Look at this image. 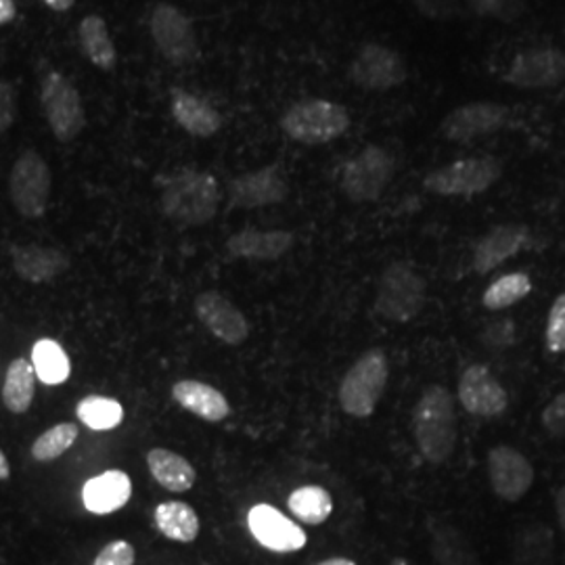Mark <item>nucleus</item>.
Returning a JSON list of instances; mask_svg holds the SVG:
<instances>
[{"mask_svg": "<svg viewBox=\"0 0 565 565\" xmlns=\"http://www.w3.org/2000/svg\"><path fill=\"white\" fill-rule=\"evenodd\" d=\"M469 9L480 18L513 21L524 13V0H467Z\"/></svg>", "mask_w": 565, "mask_h": 565, "instance_id": "f704fd0d", "label": "nucleus"}, {"mask_svg": "<svg viewBox=\"0 0 565 565\" xmlns=\"http://www.w3.org/2000/svg\"><path fill=\"white\" fill-rule=\"evenodd\" d=\"M459 401L467 413L478 417H499L509 406L505 385L486 364H471L461 375Z\"/></svg>", "mask_w": 565, "mask_h": 565, "instance_id": "2eb2a0df", "label": "nucleus"}, {"mask_svg": "<svg viewBox=\"0 0 565 565\" xmlns=\"http://www.w3.org/2000/svg\"><path fill=\"white\" fill-rule=\"evenodd\" d=\"M289 193V184L279 166H268L263 170L237 177L228 184L231 203L245 210L281 203Z\"/></svg>", "mask_w": 565, "mask_h": 565, "instance_id": "a211bd4d", "label": "nucleus"}, {"mask_svg": "<svg viewBox=\"0 0 565 565\" xmlns=\"http://www.w3.org/2000/svg\"><path fill=\"white\" fill-rule=\"evenodd\" d=\"M18 15V7L15 0H0V25L11 23Z\"/></svg>", "mask_w": 565, "mask_h": 565, "instance_id": "a19ab883", "label": "nucleus"}, {"mask_svg": "<svg viewBox=\"0 0 565 565\" xmlns=\"http://www.w3.org/2000/svg\"><path fill=\"white\" fill-rule=\"evenodd\" d=\"M501 174L503 168L494 158H467L434 170L425 177L424 186L443 198H471L488 191Z\"/></svg>", "mask_w": 565, "mask_h": 565, "instance_id": "0eeeda50", "label": "nucleus"}, {"mask_svg": "<svg viewBox=\"0 0 565 565\" xmlns=\"http://www.w3.org/2000/svg\"><path fill=\"white\" fill-rule=\"evenodd\" d=\"M532 291V279L525 273H511L492 282L484 291V302L488 310H505L513 303L522 302Z\"/></svg>", "mask_w": 565, "mask_h": 565, "instance_id": "473e14b6", "label": "nucleus"}, {"mask_svg": "<svg viewBox=\"0 0 565 565\" xmlns=\"http://www.w3.org/2000/svg\"><path fill=\"white\" fill-rule=\"evenodd\" d=\"M387 377H390V363L384 350L375 348L364 352L363 356L343 375L340 384V404L343 413L356 419L371 417L384 396Z\"/></svg>", "mask_w": 565, "mask_h": 565, "instance_id": "7ed1b4c3", "label": "nucleus"}, {"mask_svg": "<svg viewBox=\"0 0 565 565\" xmlns=\"http://www.w3.org/2000/svg\"><path fill=\"white\" fill-rule=\"evenodd\" d=\"M527 242V228L520 224H503L492 228L473 252V270L478 275H488L501 264L513 258Z\"/></svg>", "mask_w": 565, "mask_h": 565, "instance_id": "412c9836", "label": "nucleus"}, {"mask_svg": "<svg viewBox=\"0 0 565 565\" xmlns=\"http://www.w3.org/2000/svg\"><path fill=\"white\" fill-rule=\"evenodd\" d=\"M317 565H356V562H352L348 557H331V559H324V562Z\"/></svg>", "mask_w": 565, "mask_h": 565, "instance_id": "a18cd8bd", "label": "nucleus"}, {"mask_svg": "<svg viewBox=\"0 0 565 565\" xmlns=\"http://www.w3.org/2000/svg\"><path fill=\"white\" fill-rule=\"evenodd\" d=\"M53 11H57V13H65V11H70L72 7H74V2L76 0H44Z\"/></svg>", "mask_w": 565, "mask_h": 565, "instance_id": "37998d69", "label": "nucleus"}, {"mask_svg": "<svg viewBox=\"0 0 565 565\" xmlns=\"http://www.w3.org/2000/svg\"><path fill=\"white\" fill-rule=\"evenodd\" d=\"M417 11L429 20L446 21L459 15V0H413Z\"/></svg>", "mask_w": 565, "mask_h": 565, "instance_id": "4c0bfd02", "label": "nucleus"}, {"mask_svg": "<svg viewBox=\"0 0 565 565\" xmlns=\"http://www.w3.org/2000/svg\"><path fill=\"white\" fill-rule=\"evenodd\" d=\"M390 565H411L408 564V562H406V559H404V557H396V559H394V562H392V564Z\"/></svg>", "mask_w": 565, "mask_h": 565, "instance_id": "49530a36", "label": "nucleus"}, {"mask_svg": "<svg viewBox=\"0 0 565 565\" xmlns=\"http://www.w3.org/2000/svg\"><path fill=\"white\" fill-rule=\"evenodd\" d=\"M555 511H557V518H559V525H562V532L565 536V486H562L555 494Z\"/></svg>", "mask_w": 565, "mask_h": 565, "instance_id": "79ce46f5", "label": "nucleus"}, {"mask_svg": "<svg viewBox=\"0 0 565 565\" xmlns=\"http://www.w3.org/2000/svg\"><path fill=\"white\" fill-rule=\"evenodd\" d=\"M76 415L88 429L109 431L124 422V406L116 398L86 396L76 406Z\"/></svg>", "mask_w": 565, "mask_h": 565, "instance_id": "2f4dec72", "label": "nucleus"}, {"mask_svg": "<svg viewBox=\"0 0 565 565\" xmlns=\"http://www.w3.org/2000/svg\"><path fill=\"white\" fill-rule=\"evenodd\" d=\"M406 76L408 72L403 57L384 44L363 46L348 70V78L354 86L373 93L392 90L404 84Z\"/></svg>", "mask_w": 565, "mask_h": 565, "instance_id": "9d476101", "label": "nucleus"}, {"mask_svg": "<svg viewBox=\"0 0 565 565\" xmlns=\"http://www.w3.org/2000/svg\"><path fill=\"white\" fill-rule=\"evenodd\" d=\"M282 132L303 145H324L340 139L350 128V114L343 105L324 99L296 103L281 118Z\"/></svg>", "mask_w": 565, "mask_h": 565, "instance_id": "20e7f679", "label": "nucleus"}, {"mask_svg": "<svg viewBox=\"0 0 565 565\" xmlns=\"http://www.w3.org/2000/svg\"><path fill=\"white\" fill-rule=\"evenodd\" d=\"M431 545L440 565H480L473 548L457 527L431 524Z\"/></svg>", "mask_w": 565, "mask_h": 565, "instance_id": "7c9ffc66", "label": "nucleus"}, {"mask_svg": "<svg viewBox=\"0 0 565 565\" xmlns=\"http://www.w3.org/2000/svg\"><path fill=\"white\" fill-rule=\"evenodd\" d=\"M543 427L551 436L565 438V392L546 404L543 411Z\"/></svg>", "mask_w": 565, "mask_h": 565, "instance_id": "58836bf2", "label": "nucleus"}, {"mask_svg": "<svg viewBox=\"0 0 565 565\" xmlns=\"http://www.w3.org/2000/svg\"><path fill=\"white\" fill-rule=\"evenodd\" d=\"M218 182L200 170H182L170 177L162 189V212L182 226H202L218 212Z\"/></svg>", "mask_w": 565, "mask_h": 565, "instance_id": "f03ea898", "label": "nucleus"}, {"mask_svg": "<svg viewBox=\"0 0 565 565\" xmlns=\"http://www.w3.org/2000/svg\"><path fill=\"white\" fill-rule=\"evenodd\" d=\"M195 315L203 327L226 345H242L249 338L245 315L221 291L200 294L195 300Z\"/></svg>", "mask_w": 565, "mask_h": 565, "instance_id": "f3484780", "label": "nucleus"}, {"mask_svg": "<svg viewBox=\"0 0 565 565\" xmlns=\"http://www.w3.org/2000/svg\"><path fill=\"white\" fill-rule=\"evenodd\" d=\"M32 364L36 371V377L44 385L65 384L72 375V363L63 345L55 340H39L32 348Z\"/></svg>", "mask_w": 565, "mask_h": 565, "instance_id": "c85d7f7f", "label": "nucleus"}, {"mask_svg": "<svg viewBox=\"0 0 565 565\" xmlns=\"http://www.w3.org/2000/svg\"><path fill=\"white\" fill-rule=\"evenodd\" d=\"M81 46L84 55L99 70H111L118 61L116 44L109 36V30L99 15H88L81 23Z\"/></svg>", "mask_w": 565, "mask_h": 565, "instance_id": "cd10ccee", "label": "nucleus"}, {"mask_svg": "<svg viewBox=\"0 0 565 565\" xmlns=\"http://www.w3.org/2000/svg\"><path fill=\"white\" fill-rule=\"evenodd\" d=\"M413 434L425 461L443 465L457 448V413L445 385H429L413 408Z\"/></svg>", "mask_w": 565, "mask_h": 565, "instance_id": "f257e3e1", "label": "nucleus"}, {"mask_svg": "<svg viewBox=\"0 0 565 565\" xmlns=\"http://www.w3.org/2000/svg\"><path fill=\"white\" fill-rule=\"evenodd\" d=\"M247 525L254 539L275 553H296L308 543V536L300 525L266 503L249 509Z\"/></svg>", "mask_w": 565, "mask_h": 565, "instance_id": "dca6fc26", "label": "nucleus"}, {"mask_svg": "<svg viewBox=\"0 0 565 565\" xmlns=\"http://www.w3.org/2000/svg\"><path fill=\"white\" fill-rule=\"evenodd\" d=\"M565 78V53L553 46L520 53L507 70L505 82L522 90L557 86Z\"/></svg>", "mask_w": 565, "mask_h": 565, "instance_id": "ddd939ff", "label": "nucleus"}, {"mask_svg": "<svg viewBox=\"0 0 565 565\" xmlns=\"http://www.w3.org/2000/svg\"><path fill=\"white\" fill-rule=\"evenodd\" d=\"M151 36L160 53L174 65H186L198 57V39L189 18L174 4H158L151 13Z\"/></svg>", "mask_w": 565, "mask_h": 565, "instance_id": "9b49d317", "label": "nucleus"}, {"mask_svg": "<svg viewBox=\"0 0 565 565\" xmlns=\"http://www.w3.org/2000/svg\"><path fill=\"white\" fill-rule=\"evenodd\" d=\"M425 302V281L422 275L404 263L390 264L382 275L375 308L387 321H413Z\"/></svg>", "mask_w": 565, "mask_h": 565, "instance_id": "423d86ee", "label": "nucleus"}, {"mask_svg": "<svg viewBox=\"0 0 565 565\" xmlns=\"http://www.w3.org/2000/svg\"><path fill=\"white\" fill-rule=\"evenodd\" d=\"M486 469L494 494L507 503L522 501L534 484V467L513 446H494L488 452Z\"/></svg>", "mask_w": 565, "mask_h": 565, "instance_id": "f8f14e48", "label": "nucleus"}, {"mask_svg": "<svg viewBox=\"0 0 565 565\" xmlns=\"http://www.w3.org/2000/svg\"><path fill=\"white\" fill-rule=\"evenodd\" d=\"M51 168L41 153L25 151L13 163L9 195L23 218H41L51 200Z\"/></svg>", "mask_w": 565, "mask_h": 565, "instance_id": "6e6552de", "label": "nucleus"}, {"mask_svg": "<svg viewBox=\"0 0 565 565\" xmlns=\"http://www.w3.org/2000/svg\"><path fill=\"white\" fill-rule=\"evenodd\" d=\"M42 109L46 121L61 142L74 141L84 126L81 93L63 74H49L42 82Z\"/></svg>", "mask_w": 565, "mask_h": 565, "instance_id": "1a4fd4ad", "label": "nucleus"}, {"mask_svg": "<svg viewBox=\"0 0 565 565\" xmlns=\"http://www.w3.org/2000/svg\"><path fill=\"white\" fill-rule=\"evenodd\" d=\"M172 398L184 411L193 413L207 424H221L231 415V404L224 398L223 392L198 380L177 382L172 385Z\"/></svg>", "mask_w": 565, "mask_h": 565, "instance_id": "5701e85b", "label": "nucleus"}, {"mask_svg": "<svg viewBox=\"0 0 565 565\" xmlns=\"http://www.w3.org/2000/svg\"><path fill=\"white\" fill-rule=\"evenodd\" d=\"M78 436H81V429L76 424L55 425L36 438V443L32 445V459L39 463L55 461L74 446Z\"/></svg>", "mask_w": 565, "mask_h": 565, "instance_id": "72a5a7b5", "label": "nucleus"}, {"mask_svg": "<svg viewBox=\"0 0 565 565\" xmlns=\"http://www.w3.org/2000/svg\"><path fill=\"white\" fill-rule=\"evenodd\" d=\"M147 467L153 480L170 492H186L198 480L195 467L182 455L168 448H151L147 452Z\"/></svg>", "mask_w": 565, "mask_h": 565, "instance_id": "b1692460", "label": "nucleus"}, {"mask_svg": "<svg viewBox=\"0 0 565 565\" xmlns=\"http://www.w3.org/2000/svg\"><path fill=\"white\" fill-rule=\"evenodd\" d=\"M172 116L193 137H212L221 130V114L195 95L177 93L172 99Z\"/></svg>", "mask_w": 565, "mask_h": 565, "instance_id": "393cba45", "label": "nucleus"}, {"mask_svg": "<svg viewBox=\"0 0 565 565\" xmlns=\"http://www.w3.org/2000/svg\"><path fill=\"white\" fill-rule=\"evenodd\" d=\"M36 394V371L28 359H15L7 369L2 385V401L13 415H23L30 411Z\"/></svg>", "mask_w": 565, "mask_h": 565, "instance_id": "bb28decb", "label": "nucleus"}, {"mask_svg": "<svg viewBox=\"0 0 565 565\" xmlns=\"http://www.w3.org/2000/svg\"><path fill=\"white\" fill-rule=\"evenodd\" d=\"M132 497V482L126 471L109 469L97 478H90L82 488L84 507L95 515H109L128 505Z\"/></svg>", "mask_w": 565, "mask_h": 565, "instance_id": "aec40b11", "label": "nucleus"}, {"mask_svg": "<svg viewBox=\"0 0 565 565\" xmlns=\"http://www.w3.org/2000/svg\"><path fill=\"white\" fill-rule=\"evenodd\" d=\"M509 120V109L492 102L467 103L450 111L443 121L448 141L471 142L501 130Z\"/></svg>", "mask_w": 565, "mask_h": 565, "instance_id": "4468645a", "label": "nucleus"}, {"mask_svg": "<svg viewBox=\"0 0 565 565\" xmlns=\"http://www.w3.org/2000/svg\"><path fill=\"white\" fill-rule=\"evenodd\" d=\"M15 121V93L9 82H0V135Z\"/></svg>", "mask_w": 565, "mask_h": 565, "instance_id": "ea45409f", "label": "nucleus"}, {"mask_svg": "<svg viewBox=\"0 0 565 565\" xmlns=\"http://www.w3.org/2000/svg\"><path fill=\"white\" fill-rule=\"evenodd\" d=\"M394 170L396 162L392 153L380 145H369L359 156L345 162L340 184L348 200L356 203L375 202L384 195Z\"/></svg>", "mask_w": 565, "mask_h": 565, "instance_id": "39448f33", "label": "nucleus"}, {"mask_svg": "<svg viewBox=\"0 0 565 565\" xmlns=\"http://www.w3.org/2000/svg\"><path fill=\"white\" fill-rule=\"evenodd\" d=\"M11 478V465L7 461L4 452L0 450V482H7Z\"/></svg>", "mask_w": 565, "mask_h": 565, "instance_id": "c03bdc74", "label": "nucleus"}, {"mask_svg": "<svg viewBox=\"0 0 565 565\" xmlns=\"http://www.w3.org/2000/svg\"><path fill=\"white\" fill-rule=\"evenodd\" d=\"M15 275L28 282H49L70 268V258L55 247L21 245L11 252Z\"/></svg>", "mask_w": 565, "mask_h": 565, "instance_id": "4be33fe9", "label": "nucleus"}, {"mask_svg": "<svg viewBox=\"0 0 565 565\" xmlns=\"http://www.w3.org/2000/svg\"><path fill=\"white\" fill-rule=\"evenodd\" d=\"M545 342L548 352L564 354L565 352V294H562L548 310L546 319Z\"/></svg>", "mask_w": 565, "mask_h": 565, "instance_id": "c9c22d12", "label": "nucleus"}, {"mask_svg": "<svg viewBox=\"0 0 565 565\" xmlns=\"http://www.w3.org/2000/svg\"><path fill=\"white\" fill-rule=\"evenodd\" d=\"M156 525L166 539L174 543H193L200 536V515L189 503L182 501H166L156 509Z\"/></svg>", "mask_w": 565, "mask_h": 565, "instance_id": "a878e982", "label": "nucleus"}, {"mask_svg": "<svg viewBox=\"0 0 565 565\" xmlns=\"http://www.w3.org/2000/svg\"><path fill=\"white\" fill-rule=\"evenodd\" d=\"M291 247H294V235L287 231L243 228L226 242V249L233 258L256 260V263L279 260Z\"/></svg>", "mask_w": 565, "mask_h": 565, "instance_id": "6ab92c4d", "label": "nucleus"}, {"mask_svg": "<svg viewBox=\"0 0 565 565\" xmlns=\"http://www.w3.org/2000/svg\"><path fill=\"white\" fill-rule=\"evenodd\" d=\"M287 507L303 524L321 525L333 513V499L323 486H302L289 494Z\"/></svg>", "mask_w": 565, "mask_h": 565, "instance_id": "c756f323", "label": "nucleus"}, {"mask_svg": "<svg viewBox=\"0 0 565 565\" xmlns=\"http://www.w3.org/2000/svg\"><path fill=\"white\" fill-rule=\"evenodd\" d=\"M137 551L128 541H114L103 546L93 565H135Z\"/></svg>", "mask_w": 565, "mask_h": 565, "instance_id": "e433bc0d", "label": "nucleus"}]
</instances>
